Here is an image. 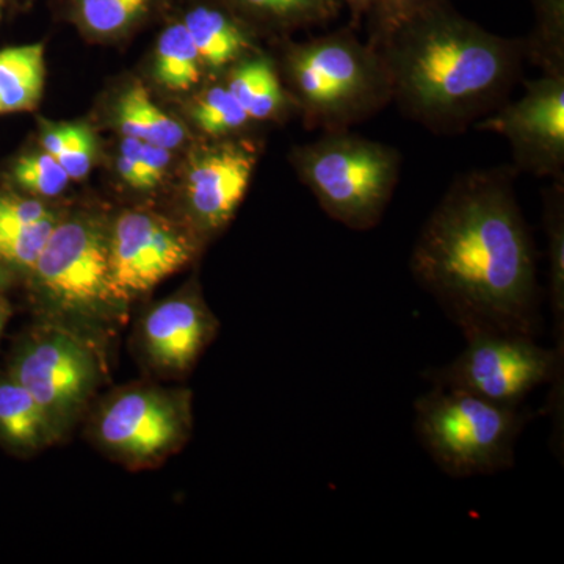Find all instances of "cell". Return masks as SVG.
I'll use <instances>...</instances> for the list:
<instances>
[{"label": "cell", "instance_id": "obj_1", "mask_svg": "<svg viewBox=\"0 0 564 564\" xmlns=\"http://www.w3.org/2000/svg\"><path fill=\"white\" fill-rule=\"evenodd\" d=\"M518 173L496 166L456 177L415 240L411 273L464 336L540 332L536 247Z\"/></svg>", "mask_w": 564, "mask_h": 564}, {"label": "cell", "instance_id": "obj_2", "mask_svg": "<svg viewBox=\"0 0 564 564\" xmlns=\"http://www.w3.org/2000/svg\"><path fill=\"white\" fill-rule=\"evenodd\" d=\"M392 102L437 135L467 131L507 102L521 79L524 40L505 39L430 0L377 47Z\"/></svg>", "mask_w": 564, "mask_h": 564}, {"label": "cell", "instance_id": "obj_3", "mask_svg": "<svg viewBox=\"0 0 564 564\" xmlns=\"http://www.w3.org/2000/svg\"><path fill=\"white\" fill-rule=\"evenodd\" d=\"M284 79L307 128L348 131L392 104V85L380 51L351 29L325 33L285 51Z\"/></svg>", "mask_w": 564, "mask_h": 564}, {"label": "cell", "instance_id": "obj_4", "mask_svg": "<svg viewBox=\"0 0 564 564\" xmlns=\"http://www.w3.org/2000/svg\"><path fill=\"white\" fill-rule=\"evenodd\" d=\"M31 274L40 321L62 323L104 343L126 318L128 304L111 285L107 228L96 218L58 221Z\"/></svg>", "mask_w": 564, "mask_h": 564}, {"label": "cell", "instance_id": "obj_5", "mask_svg": "<svg viewBox=\"0 0 564 564\" xmlns=\"http://www.w3.org/2000/svg\"><path fill=\"white\" fill-rule=\"evenodd\" d=\"M291 159L323 212L352 231L380 225L402 172L399 150L350 131L323 132Z\"/></svg>", "mask_w": 564, "mask_h": 564}, {"label": "cell", "instance_id": "obj_6", "mask_svg": "<svg viewBox=\"0 0 564 564\" xmlns=\"http://www.w3.org/2000/svg\"><path fill=\"white\" fill-rule=\"evenodd\" d=\"M414 410L415 432L423 447L455 478L511 469L516 444L529 421L521 406L489 402L441 386L419 397Z\"/></svg>", "mask_w": 564, "mask_h": 564}, {"label": "cell", "instance_id": "obj_7", "mask_svg": "<svg viewBox=\"0 0 564 564\" xmlns=\"http://www.w3.org/2000/svg\"><path fill=\"white\" fill-rule=\"evenodd\" d=\"M85 436L129 470L154 469L177 454L193 432L188 389L154 383L113 389L88 408Z\"/></svg>", "mask_w": 564, "mask_h": 564}, {"label": "cell", "instance_id": "obj_8", "mask_svg": "<svg viewBox=\"0 0 564 564\" xmlns=\"http://www.w3.org/2000/svg\"><path fill=\"white\" fill-rule=\"evenodd\" d=\"M104 343L40 321L14 345L7 373L41 404L63 437L87 414L106 377Z\"/></svg>", "mask_w": 564, "mask_h": 564}, {"label": "cell", "instance_id": "obj_9", "mask_svg": "<svg viewBox=\"0 0 564 564\" xmlns=\"http://www.w3.org/2000/svg\"><path fill=\"white\" fill-rule=\"evenodd\" d=\"M458 358L430 372L441 388L459 389L489 402L521 406L540 386L562 380L563 351L544 348L536 337L480 332L467 334Z\"/></svg>", "mask_w": 564, "mask_h": 564}, {"label": "cell", "instance_id": "obj_10", "mask_svg": "<svg viewBox=\"0 0 564 564\" xmlns=\"http://www.w3.org/2000/svg\"><path fill=\"white\" fill-rule=\"evenodd\" d=\"M508 141L514 169L540 180H564V76L524 82V95L474 126Z\"/></svg>", "mask_w": 564, "mask_h": 564}, {"label": "cell", "instance_id": "obj_11", "mask_svg": "<svg viewBox=\"0 0 564 564\" xmlns=\"http://www.w3.org/2000/svg\"><path fill=\"white\" fill-rule=\"evenodd\" d=\"M110 280L122 303L180 272L196 252L195 237L150 210H128L107 228Z\"/></svg>", "mask_w": 564, "mask_h": 564}, {"label": "cell", "instance_id": "obj_12", "mask_svg": "<svg viewBox=\"0 0 564 564\" xmlns=\"http://www.w3.org/2000/svg\"><path fill=\"white\" fill-rule=\"evenodd\" d=\"M220 322L196 288L152 304L133 329V347L141 364L161 378L191 372L217 337Z\"/></svg>", "mask_w": 564, "mask_h": 564}, {"label": "cell", "instance_id": "obj_13", "mask_svg": "<svg viewBox=\"0 0 564 564\" xmlns=\"http://www.w3.org/2000/svg\"><path fill=\"white\" fill-rule=\"evenodd\" d=\"M258 148L226 140L199 151L185 176V199L199 232L217 234L231 223L258 165Z\"/></svg>", "mask_w": 564, "mask_h": 564}, {"label": "cell", "instance_id": "obj_14", "mask_svg": "<svg viewBox=\"0 0 564 564\" xmlns=\"http://www.w3.org/2000/svg\"><path fill=\"white\" fill-rule=\"evenodd\" d=\"M182 22L191 33L204 68L217 73L228 70L256 52L250 28L229 7L199 3L187 11Z\"/></svg>", "mask_w": 564, "mask_h": 564}, {"label": "cell", "instance_id": "obj_15", "mask_svg": "<svg viewBox=\"0 0 564 564\" xmlns=\"http://www.w3.org/2000/svg\"><path fill=\"white\" fill-rule=\"evenodd\" d=\"M62 440L32 393L9 373H0V444L11 454L32 456Z\"/></svg>", "mask_w": 564, "mask_h": 564}, {"label": "cell", "instance_id": "obj_16", "mask_svg": "<svg viewBox=\"0 0 564 564\" xmlns=\"http://www.w3.org/2000/svg\"><path fill=\"white\" fill-rule=\"evenodd\" d=\"M225 85L254 122L282 120L296 110L276 63L267 55H248L226 70Z\"/></svg>", "mask_w": 564, "mask_h": 564}, {"label": "cell", "instance_id": "obj_17", "mask_svg": "<svg viewBox=\"0 0 564 564\" xmlns=\"http://www.w3.org/2000/svg\"><path fill=\"white\" fill-rule=\"evenodd\" d=\"M44 73L43 44L0 51V115L35 109L43 96Z\"/></svg>", "mask_w": 564, "mask_h": 564}, {"label": "cell", "instance_id": "obj_18", "mask_svg": "<svg viewBox=\"0 0 564 564\" xmlns=\"http://www.w3.org/2000/svg\"><path fill=\"white\" fill-rule=\"evenodd\" d=\"M118 128L124 137L174 150L187 139L180 121L165 113L141 84L122 93L117 106Z\"/></svg>", "mask_w": 564, "mask_h": 564}, {"label": "cell", "instance_id": "obj_19", "mask_svg": "<svg viewBox=\"0 0 564 564\" xmlns=\"http://www.w3.org/2000/svg\"><path fill=\"white\" fill-rule=\"evenodd\" d=\"M242 20L258 22L276 31L326 25L337 20L340 0H223Z\"/></svg>", "mask_w": 564, "mask_h": 564}, {"label": "cell", "instance_id": "obj_20", "mask_svg": "<svg viewBox=\"0 0 564 564\" xmlns=\"http://www.w3.org/2000/svg\"><path fill=\"white\" fill-rule=\"evenodd\" d=\"M543 221L547 237L549 300L554 314L556 348L564 336V180L552 181L544 191Z\"/></svg>", "mask_w": 564, "mask_h": 564}, {"label": "cell", "instance_id": "obj_21", "mask_svg": "<svg viewBox=\"0 0 564 564\" xmlns=\"http://www.w3.org/2000/svg\"><path fill=\"white\" fill-rule=\"evenodd\" d=\"M203 63L184 22L162 32L155 54V79L166 90L187 91L202 80Z\"/></svg>", "mask_w": 564, "mask_h": 564}, {"label": "cell", "instance_id": "obj_22", "mask_svg": "<svg viewBox=\"0 0 564 564\" xmlns=\"http://www.w3.org/2000/svg\"><path fill=\"white\" fill-rule=\"evenodd\" d=\"M534 24L525 58L543 74L564 76V0H532Z\"/></svg>", "mask_w": 564, "mask_h": 564}, {"label": "cell", "instance_id": "obj_23", "mask_svg": "<svg viewBox=\"0 0 564 564\" xmlns=\"http://www.w3.org/2000/svg\"><path fill=\"white\" fill-rule=\"evenodd\" d=\"M193 121L210 139L225 140L250 128L247 111L234 98L225 84L212 85L196 99L192 110Z\"/></svg>", "mask_w": 564, "mask_h": 564}, {"label": "cell", "instance_id": "obj_24", "mask_svg": "<svg viewBox=\"0 0 564 564\" xmlns=\"http://www.w3.org/2000/svg\"><path fill=\"white\" fill-rule=\"evenodd\" d=\"M95 147V137L84 124L55 126L43 137L44 152L57 159L74 181H82L90 173Z\"/></svg>", "mask_w": 564, "mask_h": 564}, {"label": "cell", "instance_id": "obj_25", "mask_svg": "<svg viewBox=\"0 0 564 564\" xmlns=\"http://www.w3.org/2000/svg\"><path fill=\"white\" fill-rule=\"evenodd\" d=\"M152 0H77L80 24L95 35H117L135 24Z\"/></svg>", "mask_w": 564, "mask_h": 564}, {"label": "cell", "instance_id": "obj_26", "mask_svg": "<svg viewBox=\"0 0 564 564\" xmlns=\"http://www.w3.org/2000/svg\"><path fill=\"white\" fill-rule=\"evenodd\" d=\"M58 221L57 215H52L24 228L0 232V259L9 269L31 273Z\"/></svg>", "mask_w": 564, "mask_h": 564}, {"label": "cell", "instance_id": "obj_27", "mask_svg": "<svg viewBox=\"0 0 564 564\" xmlns=\"http://www.w3.org/2000/svg\"><path fill=\"white\" fill-rule=\"evenodd\" d=\"M14 180L25 191L43 198L61 195L69 184L68 173L47 152L21 158L14 165Z\"/></svg>", "mask_w": 564, "mask_h": 564}, {"label": "cell", "instance_id": "obj_28", "mask_svg": "<svg viewBox=\"0 0 564 564\" xmlns=\"http://www.w3.org/2000/svg\"><path fill=\"white\" fill-rule=\"evenodd\" d=\"M120 155L135 166L140 177V191L158 187L172 161V154L166 148L132 139V137L122 139Z\"/></svg>", "mask_w": 564, "mask_h": 564}, {"label": "cell", "instance_id": "obj_29", "mask_svg": "<svg viewBox=\"0 0 564 564\" xmlns=\"http://www.w3.org/2000/svg\"><path fill=\"white\" fill-rule=\"evenodd\" d=\"M429 2L430 0H380L367 14L369 17L367 43L372 44L377 50L399 25L410 20L415 11L421 10Z\"/></svg>", "mask_w": 564, "mask_h": 564}, {"label": "cell", "instance_id": "obj_30", "mask_svg": "<svg viewBox=\"0 0 564 564\" xmlns=\"http://www.w3.org/2000/svg\"><path fill=\"white\" fill-rule=\"evenodd\" d=\"M55 215L39 199L0 195V232L14 231Z\"/></svg>", "mask_w": 564, "mask_h": 564}, {"label": "cell", "instance_id": "obj_31", "mask_svg": "<svg viewBox=\"0 0 564 564\" xmlns=\"http://www.w3.org/2000/svg\"><path fill=\"white\" fill-rule=\"evenodd\" d=\"M344 7H347L351 13V20L355 24H358L364 17L370 13L375 9L380 0H340Z\"/></svg>", "mask_w": 564, "mask_h": 564}, {"label": "cell", "instance_id": "obj_32", "mask_svg": "<svg viewBox=\"0 0 564 564\" xmlns=\"http://www.w3.org/2000/svg\"><path fill=\"white\" fill-rule=\"evenodd\" d=\"M3 291H0V337H2L3 329H6L7 323L10 321L11 306L3 296Z\"/></svg>", "mask_w": 564, "mask_h": 564}, {"label": "cell", "instance_id": "obj_33", "mask_svg": "<svg viewBox=\"0 0 564 564\" xmlns=\"http://www.w3.org/2000/svg\"><path fill=\"white\" fill-rule=\"evenodd\" d=\"M10 282V269L3 263L2 259H0V291L9 285Z\"/></svg>", "mask_w": 564, "mask_h": 564}, {"label": "cell", "instance_id": "obj_34", "mask_svg": "<svg viewBox=\"0 0 564 564\" xmlns=\"http://www.w3.org/2000/svg\"><path fill=\"white\" fill-rule=\"evenodd\" d=\"M0 17H2V0H0Z\"/></svg>", "mask_w": 564, "mask_h": 564}]
</instances>
